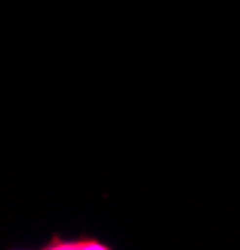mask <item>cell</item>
<instances>
[{"label":"cell","instance_id":"obj_1","mask_svg":"<svg viewBox=\"0 0 240 250\" xmlns=\"http://www.w3.org/2000/svg\"><path fill=\"white\" fill-rule=\"evenodd\" d=\"M43 250H110V245L100 238H90V235H78V238H65L55 233L48 243L40 245Z\"/></svg>","mask_w":240,"mask_h":250}]
</instances>
